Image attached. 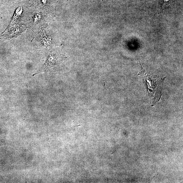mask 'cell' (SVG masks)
Segmentation results:
<instances>
[{
  "label": "cell",
  "instance_id": "1",
  "mask_svg": "<svg viewBox=\"0 0 183 183\" xmlns=\"http://www.w3.org/2000/svg\"><path fill=\"white\" fill-rule=\"evenodd\" d=\"M141 65V71L139 73L141 75L143 81L150 99L152 106L159 101L162 95L163 82L165 78H160L146 72Z\"/></svg>",
  "mask_w": 183,
  "mask_h": 183
},
{
  "label": "cell",
  "instance_id": "2",
  "mask_svg": "<svg viewBox=\"0 0 183 183\" xmlns=\"http://www.w3.org/2000/svg\"><path fill=\"white\" fill-rule=\"evenodd\" d=\"M47 0H42V2L43 4H46V3Z\"/></svg>",
  "mask_w": 183,
  "mask_h": 183
}]
</instances>
